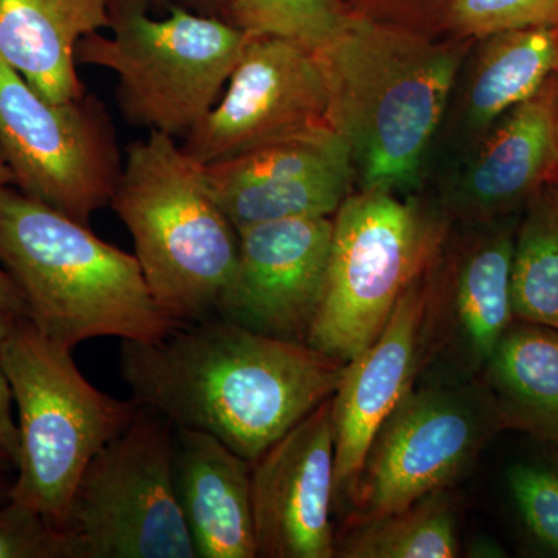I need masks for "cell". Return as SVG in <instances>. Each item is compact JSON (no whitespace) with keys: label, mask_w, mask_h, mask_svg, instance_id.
I'll use <instances>...</instances> for the list:
<instances>
[{"label":"cell","mask_w":558,"mask_h":558,"mask_svg":"<svg viewBox=\"0 0 558 558\" xmlns=\"http://www.w3.org/2000/svg\"><path fill=\"white\" fill-rule=\"evenodd\" d=\"M0 558H68V548L49 520L9 499L0 508Z\"/></svg>","instance_id":"4316f807"},{"label":"cell","mask_w":558,"mask_h":558,"mask_svg":"<svg viewBox=\"0 0 558 558\" xmlns=\"http://www.w3.org/2000/svg\"><path fill=\"white\" fill-rule=\"evenodd\" d=\"M515 229H492L454 253L444 271L429 275L432 352L450 348L465 369L484 371L515 322L512 259ZM439 259V258H438Z\"/></svg>","instance_id":"2e32d148"},{"label":"cell","mask_w":558,"mask_h":558,"mask_svg":"<svg viewBox=\"0 0 558 558\" xmlns=\"http://www.w3.org/2000/svg\"><path fill=\"white\" fill-rule=\"evenodd\" d=\"M110 207L130 230L157 304L180 325L216 317L240 234L213 196L204 165L174 137L149 131L128 146Z\"/></svg>","instance_id":"277c9868"},{"label":"cell","mask_w":558,"mask_h":558,"mask_svg":"<svg viewBox=\"0 0 558 558\" xmlns=\"http://www.w3.org/2000/svg\"><path fill=\"white\" fill-rule=\"evenodd\" d=\"M433 266L410 286L379 337L344 365L339 387L330 398L336 502L351 495L377 432L414 388L425 360L433 354L429 333Z\"/></svg>","instance_id":"9a60e30c"},{"label":"cell","mask_w":558,"mask_h":558,"mask_svg":"<svg viewBox=\"0 0 558 558\" xmlns=\"http://www.w3.org/2000/svg\"><path fill=\"white\" fill-rule=\"evenodd\" d=\"M11 470H16L14 469L13 462H11V459L0 450V472L7 473L11 472Z\"/></svg>","instance_id":"836d02e7"},{"label":"cell","mask_w":558,"mask_h":558,"mask_svg":"<svg viewBox=\"0 0 558 558\" xmlns=\"http://www.w3.org/2000/svg\"><path fill=\"white\" fill-rule=\"evenodd\" d=\"M469 39H438L352 14L317 50L329 124L351 149L362 190L416 182L444 117Z\"/></svg>","instance_id":"7a4b0ae2"},{"label":"cell","mask_w":558,"mask_h":558,"mask_svg":"<svg viewBox=\"0 0 558 558\" xmlns=\"http://www.w3.org/2000/svg\"><path fill=\"white\" fill-rule=\"evenodd\" d=\"M110 28L84 36L76 62L112 70L124 117L171 137H186L213 109L250 38L233 22L179 7L153 20L137 2L110 3Z\"/></svg>","instance_id":"52a82bcc"},{"label":"cell","mask_w":558,"mask_h":558,"mask_svg":"<svg viewBox=\"0 0 558 558\" xmlns=\"http://www.w3.org/2000/svg\"><path fill=\"white\" fill-rule=\"evenodd\" d=\"M508 484L520 519L531 537L558 557V468L545 462H519Z\"/></svg>","instance_id":"484cf974"},{"label":"cell","mask_w":558,"mask_h":558,"mask_svg":"<svg viewBox=\"0 0 558 558\" xmlns=\"http://www.w3.org/2000/svg\"><path fill=\"white\" fill-rule=\"evenodd\" d=\"M0 267L36 329L65 348L157 341L182 326L154 300L134 255L11 185L0 189Z\"/></svg>","instance_id":"3957f363"},{"label":"cell","mask_w":558,"mask_h":558,"mask_svg":"<svg viewBox=\"0 0 558 558\" xmlns=\"http://www.w3.org/2000/svg\"><path fill=\"white\" fill-rule=\"evenodd\" d=\"M73 349L17 318L0 363L17 409L20 459L10 501L35 510L61 532L84 470L137 418L135 399H116L81 374Z\"/></svg>","instance_id":"5b68a950"},{"label":"cell","mask_w":558,"mask_h":558,"mask_svg":"<svg viewBox=\"0 0 558 558\" xmlns=\"http://www.w3.org/2000/svg\"><path fill=\"white\" fill-rule=\"evenodd\" d=\"M515 322L558 330V185L529 199L515 231L512 259Z\"/></svg>","instance_id":"7402d4cb"},{"label":"cell","mask_w":558,"mask_h":558,"mask_svg":"<svg viewBox=\"0 0 558 558\" xmlns=\"http://www.w3.org/2000/svg\"><path fill=\"white\" fill-rule=\"evenodd\" d=\"M325 288L306 344L348 363L442 253L447 223L387 190L349 194L336 215Z\"/></svg>","instance_id":"8992f818"},{"label":"cell","mask_w":558,"mask_h":558,"mask_svg":"<svg viewBox=\"0 0 558 558\" xmlns=\"http://www.w3.org/2000/svg\"><path fill=\"white\" fill-rule=\"evenodd\" d=\"M501 428L558 446V330L513 322L484 368Z\"/></svg>","instance_id":"ffe728a7"},{"label":"cell","mask_w":558,"mask_h":558,"mask_svg":"<svg viewBox=\"0 0 558 558\" xmlns=\"http://www.w3.org/2000/svg\"><path fill=\"white\" fill-rule=\"evenodd\" d=\"M557 25L558 0H450L449 32L458 39Z\"/></svg>","instance_id":"d4e9b609"},{"label":"cell","mask_w":558,"mask_h":558,"mask_svg":"<svg viewBox=\"0 0 558 558\" xmlns=\"http://www.w3.org/2000/svg\"><path fill=\"white\" fill-rule=\"evenodd\" d=\"M106 27L110 0H0V60L46 100H78L76 46Z\"/></svg>","instance_id":"d6986e66"},{"label":"cell","mask_w":558,"mask_h":558,"mask_svg":"<svg viewBox=\"0 0 558 558\" xmlns=\"http://www.w3.org/2000/svg\"><path fill=\"white\" fill-rule=\"evenodd\" d=\"M11 483L3 478V472H0V502L9 501V492Z\"/></svg>","instance_id":"d6a6232c"},{"label":"cell","mask_w":558,"mask_h":558,"mask_svg":"<svg viewBox=\"0 0 558 558\" xmlns=\"http://www.w3.org/2000/svg\"><path fill=\"white\" fill-rule=\"evenodd\" d=\"M556 80H557V134H558V69L556 70Z\"/></svg>","instance_id":"8d00e7d4"},{"label":"cell","mask_w":558,"mask_h":558,"mask_svg":"<svg viewBox=\"0 0 558 558\" xmlns=\"http://www.w3.org/2000/svg\"><path fill=\"white\" fill-rule=\"evenodd\" d=\"M0 161L25 196L89 226L121 165L112 119L94 95L53 102L0 60Z\"/></svg>","instance_id":"9c48e42d"},{"label":"cell","mask_w":558,"mask_h":558,"mask_svg":"<svg viewBox=\"0 0 558 558\" xmlns=\"http://www.w3.org/2000/svg\"><path fill=\"white\" fill-rule=\"evenodd\" d=\"M13 186V178H11V172L9 171V168L5 167V165L0 161V189L2 186Z\"/></svg>","instance_id":"1f68e13d"},{"label":"cell","mask_w":558,"mask_h":558,"mask_svg":"<svg viewBox=\"0 0 558 558\" xmlns=\"http://www.w3.org/2000/svg\"><path fill=\"white\" fill-rule=\"evenodd\" d=\"M473 557H506L505 550L492 539H478L476 548L472 549Z\"/></svg>","instance_id":"4dcf8cb0"},{"label":"cell","mask_w":558,"mask_h":558,"mask_svg":"<svg viewBox=\"0 0 558 558\" xmlns=\"http://www.w3.org/2000/svg\"><path fill=\"white\" fill-rule=\"evenodd\" d=\"M558 167L556 73L529 100L506 112L459 182L451 207L468 220L510 215Z\"/></svg>","instance_id":"e0dca14e"},{"label":"cell","mask_w":558,"mask_h":558,"mask_svg":"<svg viewBox=\"0 0 558 558\" xmlns=\"http://www.w3.org/2000/svg\"><path fill=\"white\" fill-rule=\"evenodd\" d=\"M465 98L473 131L488 130L510 109L529 100L558 69L557 27H527L484 38Z\"/></svg>","instance_id":"44dd1931"},{"label":"cell","mask_w":558,"mask_h":558,"mask_svg":"<svg viewBox=\"0 0 558 558\" xmlns=\"http://www.w3.org/2000/svg\"><path fill=\"white\" fill-rule=\"evenodd\" d=\"M459 554L457 520L447 490L400 512L359 520L336 542V557L343 558H454Z\"/></svg>","instance_id":"603a6c76"},{"label":"cell","mask_w":558,"mask_h":558,"mask_svg":"<svg viewBox=\"0 0 558 558\" xmlns=\"http://www.w3.org/2000/svg\"><path fill=\"white\" fill-rule=\"evenodd\" d=\"M548 183H556V185H558V167L550 172Z\"/></svg>","instance_id":"d590c367"},{"label":"cell","mask_w":558,"mask_h":558,"mask_svg":"<svg viewBox=\"0 0 558 558\" xmlns=\"http://www.w3.org/2000/svg\"><path fill=\"white\" fill-rule=\"evenodd\" d=\"M174 433L142 407L95 454L61 526L68 558H197L175 495Z\"/></svg>","instance_id":"ba28073f"},{"label":"cell","mask_w":558,"mask_h":558,"mask_svg":"<svg viewBox=\"0 0 558 558\" xmlns=\"http://www.w3.org/2000/svg\"><path fill=\"white\" fill-rule=\"evenodd\" d=\"M332 230V218H303L238 231L236 267L220 293L216 317L306 343L325 288Z\"/></svg>","instance_id":"7c38bea8"},{"label":"cell","mask_w":558,"mask_h":558,"mask_svg":"<svg viewBox=\"0 0 558 558\" xmlns=\"http://www.w3.org/2000/svg\"><path fill=\"white\" fill-rule=\"evenodd\" d=\"M557 32H558V25H557Z\"/></svg>","instance_id":"74e56055"},{"label":"cell","mask_w":558,"mask_h":558,"mask_svg":"<svg viewBox=\"0 0 558 558\" xmlns=\"http://www.w3.org/2000/svg\"><path fill=\"white\" fill-rule=\"evenodd\" d=\"M317 51L279 36H250L219 105L186 135L197 163H216L279 140L330 128Z\"/></svg>","instance_id":"8fae6325"},{"label":"cell","mask_w":558,"mask_h":558,"mask_svg":"<svg viewBox=\"0 0 558 558\" xmlns=\"http://www.w3.org/2000/svg\"><path fill=\"white\" fill-rule=\"evenodd\" d=\"M333 502L336 449L329 399L252 464L258 557H336Z\"/></svg>","instance_id":"5bb4252c"},{"label":"cell","mask_w":558,"mask_h":558,"mask_svg":"<svg viewBox=\"0 0 558 558\" xmlns=\"http://www.w3.org/2000/svg\"><path fill=\"white\" fill-rule=\"evenodd\" d=\"M0 314L11 317H27V304L10 275L0 267Z\"/></svg>","instance_id":"f546056e"},{"label":"cell","mask_w":558,"mask_h":558,"mask_svg":"<svg viewBox=\"0 0 558 558\" xmlns=\"http://www.w3.org/2000/svg\"><path fill=\"white\" fill-rule=\"evenodd\" d=\"M16 319L11 315L0 314V349ZM13 403L10 384L0 363V450L11 459L16 469L17 459H20V432H17V422L13 417Z\"/></svg>","instance_id":"f1b7e54d"},{"label":"cell","mask_w":558,"mask_h":558,"mask_svg":"<svg viewBox=\"0 0 558 558\" xmlns=\"http://www.w3.org/2000/svg\"><path fill=\"white\" fill-rule=\"evenodd\" d=\"M207 2L213 3V5H226L229 7V9L231 5V0H207Z\"/></svg>","instance_id":"e575fe53"},{"label":"cell","mask_w":558,"mask_h":558,"mask_svg":"<svg viewBox=\"0 0 558 558\" xmlns=\"http://www.w3.org/2000/svg\"><path fill=\"white\" fill-rule=\"evenodd\" d=\"M172 473L197 558L258 557L252 462L215 436L175 428Z\"/></svg>","instance_id":"ac0fdd59"},{"label":"cell","mask_w":558,"mask_h":558,"mask_svg":"<svg viewBox=\"0 0 558 558\" xmlns=\"http://www.w3.org/2000/svg\"><path fill=\"white\" fill-rule=\"evenodd\" d=\"M344 365L219 317L120 347L132 399L175 428L215 436L252 464L332 398Z\"/></svg>","instance_id":"6da1fadb"},{"label":"cell","mask_w":558,"mask_h":558,"mask_svg":"<svg viewBox=\"0 0 558 558\" xmlns=\"http://www.w3.org/2000/svg\"><path fill=\"white\" fill-rule=\"evenodd\" d=\"M501 428L486 387L413 388L371 444L349 501L359 520L400 512L447 490Z\"/></svg>","instance_id":"30bf717a"},{"label":"cell","mask_w":558,"mask_h":558,"mask_svg":"<svg viewBox=\"0 0 558 558\" xmlns=\"http://www.w3.org/2000/svg\"><path fill=\"white\" fill-rule=\"evenodd\" d=\"M213 196L238 231L256 223L332 218L351 194V149L332 128L207 165Z\"/></svg>","instance_id":"4fadbf2b"},{"label":"cell","mask_w":558,"mask_h":558,"mask_svg":"<svg viewBox=\"0 0 558 558\" xmlns=\"http://www.w3.org/2000/svg\"><path fill=\"white\" fill-rule=\"evenodd\" d=\"M349 11L384 24L439 38L449 32L450 0H343ZM450 33V32H449Z\"/></svg>","instance_id":"83f0119b"},{"label":"cell","mask_w":558,"mask_h":558,"mask_svg":"<svg viewBox=\"0 0 558 558\" xmlns=\"http://www.w3.org/2000/svg\"><path fill=\"white\" fill-rule=\"evenodd\" d=\"M233 24L250 36H279L319 50L347 27L343 0H231Z\"/></svg>","instance_id":"cb8c5ba5"}]
</instances>
